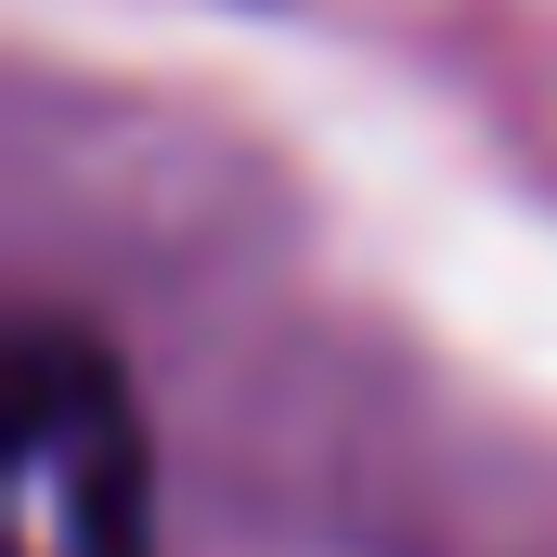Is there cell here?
<instances>
[{"instance_id": "obj_1", "label": "cell", "mask_w": 557, "mask_h": 557, "mask_svg": "<svg viewBox=\"0 0 557 557\" xmlns=\"http://www.w3.org/2000/svg\"><path fill=\"white\" fill-rule=\"evenodd\" d=\"M13 557H156L131 376L78 324H26L13 363Z\"/></svg>"}]
</instances>
